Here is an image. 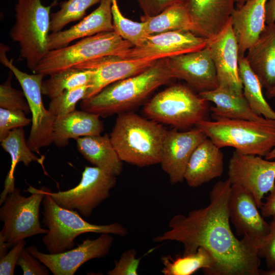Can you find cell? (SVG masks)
Segmentation results:
<instances>
[{"label":"cell","mask_w":275,"mask_h":275,"mask_svg":"<svg viewBox=\"0 0 275 275\" xmlns=\"http://www.w3.org/2000/svg\"><path fill=\"white\" fill-rule=\"evenodd\" d=\"M231 186L228 179L217 182L210 192L207 206L173 216L169 230L154 241L179 242L183 254L200 247L206 249L216 261L211 275L260 274L258 246L246 236L237 239L231 229L228 202Z\"/></svg>","instance_id":"1"},{"label":"cell","mask_w":275,"mask_h":275,"mask_svg":"<svg viewBox=\"0 0 275 275\" xmlns=\"http://www.w3.org/2000/svg\"><path fill=\"white\" fill-rule=\"evenodd\" d=\"M173 79L167 58L160 59L141 73L112 83L92 97L82 100L80 108L100 117L120 114L141 103Z\"/></svg>","instance_id":"2"},{"label":"cell","mask_w":275,"mask_h":275,"mask_svg":"<svg viewBox=\"0 0 275 275\" xmlns=\"http://www.w3.org/2000/svg\"><path fill=\"white\" fill-rule=\"evenodd\" d=\"M167 130L160 123L133 113H121L110 134L120 159L143 167L160 163Z\"/></svg>","instance_id":"3"},{"label":"cell","mask_w":275,"mask_h":275,"mask_svg":"<svg viewBox=\"0 0 275 275\" xmlns=\"http://www.w3.org/2000/svg\"><path fill=\"white\" fill-rule=\"evenodd\" d=\"M196 125L219 148L231 147L242 154L265 156L275 146V120L216 118Z\"/></svg>","instance_id":"4"},{"label":"cell","mask_w":275,"mask_h":275,"mask_svg":"<svg viewBox=\"0 0 275 275\" xmlns=\"http://www.w3.org/2000/svg\"><path fill=\"white\" fill-rule=\"evenodd\" d=\"M57 3L58 0H54L44 6L41 0H18L15 5V22L9 36L18 43L20 56L33 73L49 51L50 11Z\"/></svg>","instance_id":"5"},{"label":"cell","mask_w":275,"mask_h":275,"mask_svg":"<svg viewBox=\"0 0 275 275\" xmlns=\"http://www.w3.org/2000/svg\"><path fill=\"white\" fill-rule=\"evenodd\" d=\"M44 188L45 196L42 203L43 222L48 232L42 238V242L50 254H57L73 248L74 239L86 233H108L125 237L126 228L119 223L96 225L85 221L74 210L58 205Z\"/></svg>","instance_id":"6"},{"label":"cell","mask_w":275,"mask_h":275,"mask_svg":"<svg viewBox=\"0 0 275 275\" xmlns=\"http://www.w3.org/2000/svg\"><path fill=\"white\" fill-rule=\"evenodd\" d=\"M133 46L114 31L98 33L82 38L72 45L49 50L34 73L50 76L104 57L121 58Z\"/></svg>","instance_id":"7"},{"label":"cell","mask_w":275,"mask_h":275,"mask_svg":"<svg viewBox=\"0 0 275 275\" xmlns=\"http://www.w3.org/2000/svg\"><path fill=\"white\" fill-rule=\"evenodd\" d=\"M207 102L188 87L176 85L156 94L143 110L154 121L185 128L205 120Z\"/></svg>","instance_id":"8"},{"label":"cell","mask_w":275,"mask_h":275,"mask_svg":"<svg viewBox=\"0 0 275 275\" xmlns=\"http://www.w3.org/2000/svg\"><path fill=\"white\" fill-rule=\"evenodd\" d=\"M27 191L32 195L24 197L15 188L9 194L0 208V219L4 226L0 232V240L10 247L25 238L37 234H46L39 220V209L45 194L44 188L29 186Z\"/></svg>","instance_id":"9"},{"label":"cell","mask_w":275,"mask_h":275,"mask_svg":"<svg viewBox=\"0 0 275 275\" xmlns=\"http://www.w3.org/2000/svg\"><path fill=\"white\" fill-rule=\"evenodd\" d=\"M6 45L1 44V63L11 71L19 82L29 103L32 114V127L27 145L34 152L40 155L41 148L53 143V132L56 117L44 107L41 86L45 76L39 73L30 74L18 69L9 60L6 52Z\"/></svg>","instance_id":"10"},{"label":"cell","mask_w":275,"mask_h":275,"mask_svg":"<svg viewBox=\"0 0 275 275\" xmlns=\"http://www.w3.org/2000/svg\"><path fill=\"white\" fill-rule=\"evenodd\" d=\"M116 176L96 167H85L79 184L69 190L47 193L60 206L77 210L85 217L110 196L116 184Z\"/></svg>","instance_id":"11"},{"label":"cell","mask_w":275,"mask_h":275,"mask_svg":"<svg viewBox=\"0 0 275 275\" xmlns=\"http://www.w3.org/2000/svg\"><path fill=\"white\" fill-rule=\"evenodd\" d=\"M228 174L231 185H240L249 191L260 209L264 196L275 185V161L235 150L229 162Z\"/></svg>","instance_id":"12"},{"label":"cell","mask_w":275,"mask_h":275,"mask_svg":"<svg viewBox=\"0 0 275 275\" xmlns=\"http://www.w3.org/2000/svg\"><path fill=\"white\" fill-rule=\"evenodd\" d=\"M113 240L111 234L102 233L96 239L88 238L76 248L60 253H42L34 245L26 249L54 275H73L85 262L106 256L109 252Z\"/></svg>","instance_id":"13"},{"label":"cell","mask_w":275,"mask_h":275,"mask_svg":"<svg viewBox=\"0 0 275 275\" xmlns=\"http://www.w3.org/2000/svg\"><path fill=\"white\" fill-rule=\"evenodd\" d=\"M207 43L208 39L189 31L150 35L142 44L130 48L120 59L168 58L201 50Z\"/></svg>","instance_id":"14"},{"label":"cell","mask_w":275,"mask_h":275,"mask_svg":"<svg viewBox=\"0 0 275 275\" xmlns=\"http://www.w3.org/2000/svg\"><path fill=\"white\" fill-rule=\"evenodd\" d=\"M230 221L236 234L246 236L258 248L269 233V224L260 214L252 194L239 185H232L228 202Z\"/></svg>","instance_id":"15"},{"label":"cell","mask_w":275,"mask_h":275,"mask_svg":"<svg viewBox=\"0 0 275 275\" xmlns=\"http://www.w3.org/2000/svg\"><path fill=\"white\" fill-rule=\"evenodd\" d=\"M158 60L156 58L122 59L107 57L77 65L74 68L94 71L84 99L92 97L112 83L141 73Z\"/></svg>","instance_id":"16"},{"label":"cell","mask_w":275,"mask_h":275,"mask_svg":"<svg viewBox=\"0 0 275 275\" xmlns=\"http://www.w3.org/2000/svg\"><path fill=\"white\" fill-rule=\"evenodd\" d=\"M207 136L199 128L180 132L167 130L164 138L160 164L172 184L182 182L190 157Z\"/></svg>","instance_id":"17"},{"label":"cell","mask_w":275,"mask_h":275,"mask_svg":"<svg viewBox=\"0 0 275 275\" xmlns=\"http://www.w3.org/2000/svg\"><path fill=\"white\" fill-rule=\"evenodd\" d=\"M169 70L174 78L185 81L199 92L218 87L215 67L209 48L167 58Z\"/></svg>","instance_id":"18"},{"label":"cell","mask_w":275,"mask_h":275,"mask_svg":"<svg viewBox=\"0 0 275 275\" xmlns=\"http://www.w3.org/2000/svg\"><path fill=\"white\" fill-rule=\"evenodd\" d=\"M215 67L218 86L227 88L237 94L243 93L238 68L239 49L230 19L214 38L208 40Z\"/></svg>","instance_id":"19"},{"label":"cell","mask_w":275,"mask_h":275,"mask_svg":"<svg viewBox=\"0 0 275 275\" xmlns=\"http://www.w3.org/2000/svg\"><path fill=\"white\" fill-rule=\"evenodd\" d=\"M237 0H182L193 25V33L211 39L229 22Z\"/></svg>","instance_id":"20"},{"label":"cell","mask_w":275,"mask_h":275,"mask_svg":"<svg viewBox=\"0 0 275 275\" xmlns=\"http://www.w3.org/2000/svg\"><path fill=\"white\" fill-rule=\"evenodd\" d=\"M111 6L112 0H101L98 7L78 23L68 29L49 34V50L66 47L78 39L114 31Z\"/></svg>","instance_id":"21"},{"label":"cell","mask_w":275,"mask_h":275,"mask_svg":"<svg viewBox=\"0 0 275 275\" xmlns=\"http://www.w3.org/2000/svg\"><path fill=\"white\" fill-rule=\"evenodd\" d=\"M267 1L249 0L233 11L231 21L238 45L239 56H244L264 30Z\"/></svg>","instance_id":"22"},{"label":"cell","mask_w":275,"mask_h":275,"mask_svg":"<svg viewBox=\"0 0 275 275\" xmlns=\"http://www.w3.org/2000/svg\"><path fill=\"white\" fill-rule=\"evenodd\" d=\"M224 154L210 139L206 138L196 148L187 163L184 179L191 187H198L222 176Z\"/></svg>","instance_id":"23"},{"label":"cell","mask_w":275,"mask_h":275,"mask_svg":"<svg viewBox=\"0 0 275 275\" xmlns=\"http://www.w3.org/2000/svg\"><path fill=\"white\" fill-rule=\"evenodd\" d=\"M245 58L262 87L267 90L275 86V23L266 25Z\"/></svg>","instance_id":"24"},{"label":"cell","mask_w":275,"mask_h":275,"mask_svg":"<svg viewBox=\"0 0 275 275\" xmlns=\"http://www.w3.org/2000/svg\"><path fill=\"white\" fill-rule=\"evenodd\" d=\"M199 96L215 104L211 106L212 118L261 121L265 117L255 113L242 94L218 86L215 89L199 92Z\"/></svg>","instance_id":"25"},{"label":"cell","mask_w":275,"mask_h":275,"mask_svg":"<svg viewBox=\"0 0 275 275\" xmlns=\"http://www.w3.org/2000/svg\"><path fill=\"white\" fill-rule=\"evenodd\" d=\"M99 116L84 111H76L56 118L53 143L58 147L66 146L69 140L86 136L97 135L104 130Z\"/></svg>","instance_id":"26"},{"label":"cell","mask_w":275,"mask_h":275,"mask_svg":"<svg viewBox=\"0 0 275 275\" xmlns=\"http://www.w3.org/2000/svg\"><path fill=\"white\" fill-rule=\"evenodd\" d=\"M75 140L78 151L91 164L114 176L121 174L123 161L107 134L82 136Z\"/></svg>","instance_id":"27"},{"label":"cell","mask_w":275,"mask_h":275,"mask_svg":"<svg viewBox=\"0 0 275 275\" xmlns=\"http://www.w3.org/2000/svg\"><path fill=\"white\" fill-rule=\"evenodd\" d=\"M2 147L11 156L10 169L6 176L4 188L1 194L0 205L5 201L8 195L15 188L14 173L17 163L22 162L28 166L32 162H37L43 166L44 156L37 157L27 145L23 127L12 130L7 136L1 141Z\"/></svg>","instance_id":"28"},{"label":"cell","mask_w":275,"mask_h":275,"mask_svg":"<svg viewBox=\"0 0 275 275\" xmlns=\"http://www.w3.org/2000/svg\"><path fill=\"white\" fill-rule=\"evenodd\" d=\"M161 261L163 265L161 271L164 275H191L199 269H202L205 274L211 275L216 265L213 256L202 247L175 259L162 256Z\"/></svg>","instance_id":"29"},{"label":"cell","mask_w":275,"mask_h":275,"mask_svg":"<svg viewBox=\"0 0 275 275\" xmlns=\"http://www.w3.org/2000/svg\"><path fill=\"white\" fill-rule=\"evenodd\" d=\"M141 21L145 23L149 35L176 31L193 32V25L185 7L182 2L176 3L153 16L142 15Z\"/></svg>","instance_id":"30"},{"label":"cell","mask_w":275,"mask_h":275,"mask_svg":"<svg viewBox=\"0 0 275 275\" xmlns=\"http://www.w3.org/2000/svg\"><path fill=\"white\" fill-rule=\"evenodd\" d=\"M238 68L243 94L251 108L259 115L275 120V111L265 99L261 84L250 68L245 56H239Z\"/></svg>","instance_id":"31"},{"label":"cell","mask_w":275,"mask_h":275,"mask_svg":"<svg viewBox=\"0 0 275 275\" xmlns=\"http://www.w3.org/2000/svg\"><path fill=\"white\" fill-rule=\"evenodd\" d=\"M93 74L91 70L76 68L64 70L43 80L42 94L51 100L65 91L88 85Z\"/></svg>","instance_id":"32"},{"label":"cell","mask_w":275,"mask_h":275,"mask_svg":"<svg viewBox=\"0 0 275 275\" xmlns=\"http://www.w3.org/2000/svg\"><path fill=\"white\" fill-rule=\"evenodd\" d=\"M101 0H67L60 3V10L50 14V31H62L71 22L82 19L86 11Z\"/></svg>","instance_id":"33"},{"label":"cell","mask_w":275,"mask_h":275,"mask_svg":"<svg viewBox=\"0 0 275 275\" xmlns=\"http://www.w3.org/2000/svg\"><path fill=\"white\" fill-rule=\"evenodd\" d=\"M111 10L114 31L133 46L142 44L149 35L145 22L134 21L125 17L119 9L117 0H112Z\"/></svg>","instance_id":"34"},{"label":"cell","mask_w":275,"mask_h":275,"mask_svg":"<svg viewBox=\"0 0 275 275\" xmlns=\"http://www.w3.org/2000/svg\"><path fill=\"white\" fill-rule=\"evenodd\" d=\"M89 85L63 92L51 99L48 109L56 117H63L75 110L77 103L84 99Z\"/></svg>","instance_id":"35"},{"label":"cell","mask_w":275,"mask_h":275,"mask_svg":"<svg viewBox=\"0 0 275 275\" xmlns=\"http://www.w3.org/2000/svg\"><path fill=\"white\" fill-rule=\"evenodd\" d=\"M13 74V72L10 70L7 80L0 86V107L8 109L21 111L29 114L30 109L23 91L12 87Z\"/></svg>","instance_id":"36"},{"label":"cell","mask_w":275,"mask_h":275,"mask_svg":"<svg viewBox=\"0 0 275 275\" xmlns=\"http://www.w3.org/2000/svg\"><path fill=\"white\" fill-rule=\"evenodd\" d=\"M21 111L0 108V141L5 139L13 129L28 126L32 119Z\"/></svg>","instance_id":"37"},{"label":"cell","mask_w":275,"mask_h":275,"mask_svg":"<svg viewBox=\"0 0 275 275\" xmlns=\"http://www.w3.org/2000/svg\"><path fill=\"white\" fill-rule=\"evenodd\" d=\"M137 252L131 249L123 252L120 259L115 261V266L109 270L108 275H138L141 258H136Z\"/></svg>","instance_id":"38"},{"label":"cell","mask_w":275,"mask_h":275,"mask_svg":"<svg viewBox=\"0 0 275 275\" xmlns=\"http://www.w3.org/2000/svg\"><path fill=\"white\" fill-rule=\"evenodd\" d=\"M269 233L258 250L260 258H264L268 270L275 269V215L269 223Z\"/></svg>","instance_id":"39"},{"label":"cell","mask_w":275,"mask_h":275,"mask_svg":"<svg viewBox=\"0 0 275 275\" xmlns=\"http://www.w3.org/2000/svg\"><path fill=\"white\" fill-rule=\"evenodd\" d=\"M32 256L26 248H24L19 257L17 265L19 266L24 275H47V267Z\"/></svg>","instance_id":"40"},{"label":"cell","mask_w":275,"mask_h":275,"mask_svg":"<svg viewBox=\"0 0 275 275\" xmlns=\"http://www.w3.org/2000/svg\"><path fill=\"white\" fill-rule=\"evenodd\" d=\"M24 240L19 241L5 256L0 258V274L13 275L19 256L24 248Z\"/></svg>","instance_id":"41"},{"label":"cell","mask_w":275,"mask_h":275,"mask_svg":"<svg viewBox=\"0 0 275 275\" xmlns=\"http://www.w3.org/2000/svg\"><path fill=\"white\" fill-rule=\"evenodd\" d=\"M143 15L153 16L159 14L171 5L182 0H136Z\"/></svg>","instance_id":"42"},{"label":"cell","mask_w":275,"mask_h":275,"mask_svg":"<svg viewBox=\"0 0 275 275\" xmlns=\"http://www.w3.org/2000/svg\"><path fill=\"white\" fill-rule=\"evenodd\" d=\"M266 198V201L260 207L262 215L264 217L275 215V185Z\"/></svg>","instance_id":"43"},{"label":"cell","mask_w":275,"mask_h":275,"mask_svg":"<svg viewBox=\"0 0 275 275\" xmlns=\"http://www.w3.org/2000/svg\"><path fill=\"white\" fill-rule=\"evenodd\" d=\"M266 23H275V0H268L265 6Z\"/></svg>","instance_id":"44"},{"label":"cell","mask_w":275,"mask_h":275,"mask_svg":"<svg viewBox=\"0 0 275 275\" xmlns=\"http://www.w3.org/2000/svg\"><path fill=\"white\" fill-rule=\"evenodd\" d=\"M10 248L8 244L0 240V258L5 256L8 253V250Z\"/></svg>","instance_id":"45"},{"label":"cell","mask_w":275,"mask_h":275,"mask_svg":"<svg viewBox=\"0 0 275 275\" xmlns=\"http://www.w3.org/2000/svg\"><path fill=\"white\" fill-rule=\"evenodd\" d=\"M266 95L269 98L275 97V86L270 89L266 90Z\"/></svg>","instance_id":"46"},{"label":"cell","mask_w":275,"mask_h":275,"mask_svg":"<svg viewBox=\"0 0 275 275\" xmlns=\"http://www.w3.org/2000/svg\"><path fill=\"white\" fill-rule=\"evenodd\" d=\"M265 158L268 160L275 159V146L265 156Z\"/></svg>","instance_id":"47"},{"label":"cell","mask_w":275,"mask_h":275,"mask_svg":"<svg viewBox=\"0 0 275 275\" xmlns=\"http://www.w3.org/2000/svg\"><path fill=\"white\" fill-rule=\"evenodd\" d=\"M260 274L264 275H275V269L268 270L266 271H260Z\"/></svg>","instance_id":"48"},{"label":"cell","mask_w":275,"mask_h":275,"mask_svg":"<svg viewBox=\"0 0 275 275\" xmlns=\"http://www.w3.org/2000/svg\"><path fill=\"white\" fill-rule=\"evenodd\" d=\"M249 0H237L236 1V6L237 8L240 7L242 5H243L246 2H247Z\"/></svg>","instance_id":"49"}]
</instances>
